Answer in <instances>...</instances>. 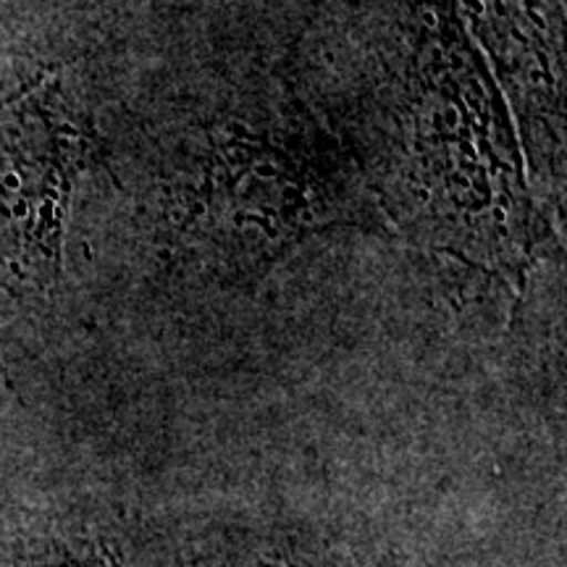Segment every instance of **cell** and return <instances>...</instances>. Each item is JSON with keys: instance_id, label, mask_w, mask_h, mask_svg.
I'll list each match as a JSON object with an SVG mask.
<instances>
[{"instance_id": "cell-4", "label": "cell", "mask_w": 567, "mask_h": 567, "mask_svg": "<svg viewBox=\"0 0 567 567\" xmlns=\"http://www.w3.org/2000/svg\"><path fill=\"white\" fill-rule=\"evenodd\" d=\"M260 567H279V565H260Z\"/></svg>"}, {"instance_id": "cell-3", "label": "cell", "mask_w": 567, "mask_h": 567, "mask_svg": "<svg viewBox=\"0 0 567 567\" xmlns=\"http://www.w3.org/2000/svg\"><path fill=\"white\" fill-rule=\"evenodd\" d=\"M0 567H101L92 557L76 555L61 544L40 549H24L17 555L0 557Z\"/></svg>"}, {"instance_id": "cell-2", "label": "cell", "mask_w": 567, "mask_h": 567, "mask_svg": "<svg viewBox=\"0 0 567 567\" xmlns=\"http://www.w3.org/2000/svg\"><path fill=\"white\" fill-rule=\"evenodd\" d=\"M87 145L59 84L0 109V284L11 292L42 295L59 279L63 218Z\"/></svg>"}, {"instance_id": "cell-1", "label": "cell", "mask_w": 567, "mask_h": 567, "mask_svg": "<svg viewBox=\"0 0 567 567\" xmlns=\"http://www.w3.org/2000/svg\"><path fill=\"white\" fill-rule=\"evenodd\" d=\"M455 21L425 38L413 105L408 224L434 247L523 279L534 250L530 205L496 95Z\"/></svg>"}]
</instances>
